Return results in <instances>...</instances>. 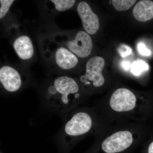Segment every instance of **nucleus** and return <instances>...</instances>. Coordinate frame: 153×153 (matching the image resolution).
<instances>
[{
    "instance_id": "5",
    "label": "nucleus",
    "mask_w": 153,
    "mask_h": 153,
    "mask_svg": "<svg viewBox=\"0 0 153 153\" xmlns=\"http://www.w3.org/2000/svg\"><path fill=\"white\" fill-rule=\"evenodd\" d=\"M105 66L104 59L100 56H94L86 62L85 72L80 76V80L86 86L91 84L94 87H101L105 79L102 71Z\"/></svg>"
},
{
    "instance_id": "19",
    "label": "nucleus",
    "mask_w": 153,
    "mask_h": 153,
    "mask_svg": "<svg viewBox=\"0 0 153 153\" xmlns=\"http://www.w3.org/2000/svg\"><path fill=\"white\" fill-rule=\"evenodd\" d=\"M148 153H153V142L151 143L148 148Z\"/></svg>"
},
{
    "instance_id": "2",
    "label": "nucleus",
    "mask_w": 153,
    "mask_h": 153,
    "mask_svg": "<svg viewBox=\"0 0 153 153\" xmlns=\"http://www.w3.org/2000/svg\"><path fill=\"white\" fill-rule=\"evenodd\" d=\"M52 39L79 58H85L89 56L93 49L91 37L85 31L77 32L74 37L69 36L67 33H58Z\"/></svg>"
},
{
    "instance_id": "13",
    "label": "nucleus",
    "mask_w": 153,
    "mask_h": 153,
    "mask_svg": "<svg viewBox=\"0 0 153 153\" xmlns=\"http://www.w3.org/2000/svg\"><path fill=\"white\" fill-rule=\"evenodd\" d=\"M134 0H112L111 3L114 9L119 11H126L134 4Z\"/></svg>"
},
{
    "instance_id": "7",
    "label": "nucleus",
    "mask_w": 153,
    "mask_h": 153,
    "mask_svg": "<svg viewBox=\"0 0 153 153\" xmlns=\"http://www.w3.org/2000/svg\"><path fill=\"white\" fill-rule=\"evenodd\" d=\"M133 141L132 135L130 132H117L103 141L101 149L105 153L121 152L131 146Z\"/></svg>"
},
{
    "instance_id": "8",
    "label": "nucleus",
    "mask_w": 153,
    "mask_h": 153,
    "mask_svg": "<svg viewBox=\"0 0 153 153\" xmlns=\"http://www.w3.org/2000/svg\"><path fill=\"white\" fill-rule=\"evenodd\" d=\"M136 97L130 90L120 88L114 91L110 100V105L117 112L129 111L134 108Z\"/></svg>"
},
{
    "instance_id": "11",
    "label": "nucleus",
    "mask_w": 153,
    "mask_h": 153,
    "mask_svg": "<svg viewBox=\"0 0 153 153\" xmlns=\"http://www.w3.org/2000/svg\"><path fill=\"white\" fill-rule=\"evenodd\" d=\"M135 19L140 22H146L153 19V1L142 0L138 2L133 10Z\"/></svg>"
},
{
    "instance_id": "17",
    "label": "nucleus",
    "mask_w": 153,
    "mask_h": 153,
    "mask_svg": "<svg viewBox=\"0 0 153 153\" xmlns=\"http://www.w3.org/2000/svg\"><path fill=\"white\" fill-rule=\"evenodd\" d=\"M138 50L141 55L144 56H150L151 52L149 49H148L145 45L142 43H139L138 44Z\"/></svg>"
},
{
    "instance_id": "18",
    "label": "nucleus",
    "mask_w": 153,
    "mask_h": 153,
    "mask_svg": "<svg viewBox=\"0 0 153 153\" xmlns=\"http://www.w3.org/2000/svg\"><path fill=\"white\" fill-rule=\"evenodd\" d=\"M122 66L125 70H128L130 68V63L128 61H123L122 63Z\"/></svg>"
},
{
    "instance_id": "16",
    "label": "nucleus",
    "mask_w": 153,
    "mask_h": 153,
    "mask_svg": "<svg viewBox=\"0 0 153 153\" xmlns=\"http://www.w3.org/2000/svg\"><path fill=\"white\" fill-rule=\"evenodd\" d=\"M119 53L122 57H125L131 54L132 49L126 45H121L118 49Z\"/></svg>"
},
{
    "instance_id": "14",
    "label": "nucleus",
    "mask_w": 153,
    "mask_h": 153,
    "mask_svg": "<svg viewBox=\"0 0 153 153\" xmlns=\"http://www.w3.org/2000/svg\"><path fill=\"white\" fill-rule=\"evenodd\" d=\"M149 66L144 61L139 59L134 61L131 64V71L134 75H139L143 71H147L149 69Z\"/></svg>"
},
{
    "instance_id": "15",
    "label": "nucleus",
    "mask_w": 153,
    "mask_h": 153,
    "mask_svg": "<svg viewBox=\"0 0 153 153\" xmlns=\"http://www.w3.org/2000/svg\"><path fill=\"white\" fill-rule=\"evenodd\" d=\"M13 0H1L0 1V19L1 20L5 17L8 13L13 3L15 2Z\"/></svg>"
},
{
    "instance_id": "6",
    "label": "nucleus",
    "mask_w": 153,
    "mask_h": 153,
    "mask_svg": "<svg viewBox=\"0 0 153 153\" xmlns=\"http://www.w3.org/2000/svg\"><path fill=\"white\" fill-rule=\"evenodd\" d=\"M25 81L23 74L17 68L10 65L0 68V82L2 88L9 93L19 91Z\"/></svg>"
},
{
    "instance_id": "1",
    "label": "nucleus",
    "mask_w": 153,
    "mask_h": 153,
    "mask_svg": "<svg viewBox=\"0 0 153 153\" xmlns=\"http://www.w3.org/2000/svg\"><path fill=\"white\" fill-rule=\"evenodd\" d=\"M79 87L76 80L63 75L56 77L47 84L43 92V101L53 111L67 113L80 97Z\"/></svg>"
},
{
    "instance_id": "12",
    "label": "nucleus",
    "mask_w": 153,
    "mask_h": 153,
    "mask_svg": "<svg viewBox=\"0 0 153 153\" xmlns=\"http://www.w3.org/2000/svg\"><path fill=\"white\" fill-rule=\"evenodd\" d=\"M49 2L53 4L57 12H62L71 8L76 3L74 0H51Z\"/></svg>"
},
{
    "instance_id": "4",
    "label": "nucleus",
    "mask_w": 153,
    "mask_h": 153,
    "mask_svg": "<svg viewBox=\"0 0 153 153\" xmlns=\"http://www.w3.org/2000/svg\"><path fill=\"white\" fill-rule=\"evenodd\" d=\"M92 120L87 113L80 111L73 114L66 121L61 133L60 139L67 142L85 134L92 127Z\"/></svg>"
},
{
    "instance_id": "9",
    "label": "nucleus",
    "mask_w": 153,
    "mask_h": 153,
    "mask_svg": "<svg viewBox=\"0 0 153 153\" xmlns=\"http://www.w3.org/2000/svg\"><path fill=\"white\" fill-rule=\"evenodd\" d=\"M77 11L85 32L89 35L97 33L100 28L98 17L86 2H80L77 7Z\"/></svg>"
},
{
    "instance_id": "10",
    "label": "nucleus",
    "mask_w": 153,
    "mask_h": 153,
    "mask_svg": "<svg viewBox=\"0 0 153 153\" xmlns=\"http://www.w3.org/2000/svg\"><path fill=\"white\" fill-rule=\"evenodd\" d=\"M13 47L18 57L22 60H30L35 53L32 40L27 35L18 36L13 42Z\"/></svg>"
},
{
    "instance_id": "3",
    "label": "nucleus",
    "mask_w": 153,
    "mask_h": 153,
    "mask_svg": "<svg viewBox=\"0 0 153 153\" xmlns=\"http://www.w3.org/2000/svg\"><path fill=\"white\" fill-rule=\"evenodd\" d=\"M44 47L45 57L59 70L69 71L78 64V57L53 39H49L47 44L45 43Z\"/></svg>"
}]
</instances>
